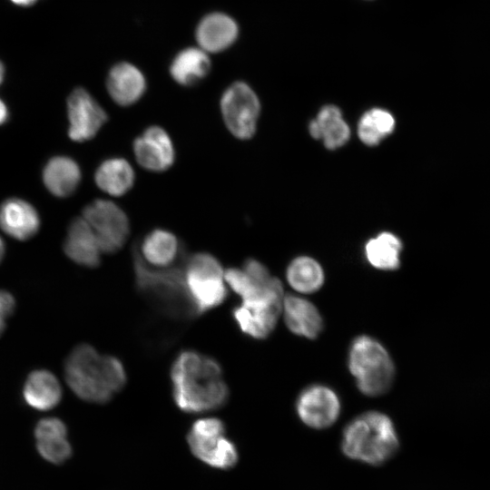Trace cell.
I'll list each match as a JSON object with an SVG mask.
<instances>
[{
  "label": "cell",
  "instance_id": "obj_5",
  "mask_svg": "<svg viewBox=\"0 0 490 490\" xmlns=\"http://www.w3.org/2000/svg\"><path fill=\"white\" fill-rule=\"evenodd\" d=\"M348 367L358 388L368 396L384 394L393 383V361L385 348L370 337L360 336L353 341Z\"/></svg>",
  "mask_w": 490,
  "mask_h": 490
},
{
  "label": "cell",
  "instance_id": "obj_29",
  "mask_svg": "<svg viewBox=\"0 0 490 490\" xmlns=\"http://www.w3.org/2000/svg\"><path fill=\"white\" fill-rule=\"evenodd\" d=\"M15 308L14 296L6 290L0 289V336L5 331L6 320L14 313Z\"/></svg>",
  "mask_w": 490,
  "mask_h": 490
},
{
  "label": "cell",
  "instance_id": "obj_8",
  "mask_svg": "<svg viewBox=\"0 0 490 490\" xmlns=\"http://www.w3.org/2000/svg\"><path fill=\"white\" fill-rule=\"evenodd\" d=\"M220 107L224 124L234 137L248 140L254 135L260 103L249 84L237 81L228 86L221 95Z\"/></svg>",
  "mask_w": 490,
  "mask_h": 490
},
{
  "label": "cell",
  "instance_id": "obj_11",
  "mask_svg": "<svg viewBox=\"0 0 490 490\" xmlns=\"http://www.w3.org/2000/svg\"><path fill=\"white\" fill-rule=\"evenodd\" d=\"M132 150L139 165L150 172H164L175 161V150L170 135L157 125L148 127L137 136L132 142Z\"/></svg>",
  "mask_w": 490,
  "mask_h": 490
},
{
  "label": "cell",
  "instance_id": "obj_24",
  "mask_svg": "<svg viewBox=\"0 0 490 490\" xmlns=\"http://www.w3.org/2000/svg\"><path fill=\"white\" fill-rule=\"evenodd\" d=\"M94 180L100 190L109 195L119 197L132 188L135 173L127 160L113 157L103 161L98 166Z\"/></svg>",
  "mask_w": 490,
  "mask_h": 490
},
{
  "label": "cell",
  "instance_id": "obj_10",
  "mask_svg": "<svg viewBox=\"0 0 490 490\" xmlns=\"http://www.w3.org/2000/svg\"><path fill=\"white\" fill-rule=\"evenodd\" d=\"M69 137L75 142L93 139L108 121V114L98 102L82 87L75 88L67 99Z\"/></svg>",
  "mask_w": 490,
  "mask_h": 490
},
{
  "label": "cell",
  "instance_id": "obj_33",
  "mask_svg": "<svg viewBox=\"0 0 490 490\" xmlns=\"http://www.w3.org/2000/svg\"><path fill=\"white\" fill-rule=\"evenodd\" d=\"M4 75H5V68L2 62L0 61V84L3 82Z\"/></svg>",
  "mask_w": 490,
  "mask_h": 490
},
{
  "label": "cell",
  "instance_id": "obj_7",
  "mask_svg": "<svg viewBox=\"0 0 490 490\" xmlns=\"http://www.w3.org/2000/svg\"><path fill=\"white\" fill-rule=\"evenodd\" d=\"M187 441L192 454L211 466L227 469L237 463V448L225 436L224 423L219 418L195 421L187 435Z\"/></svg>",
  "mask_w": 490,
  "mask_h": 490
},
{
  "label": "cell",
  "instance_id": "obj_2",
  "mask_svg": "<svg viewBox=\"0 0 490 490\" xmlns=\"http://www.w3.org/2000/svg\"><path fill=\"white\" fill-rule=\"evenodd\" d=\"M64 377L71 390L82 400L95 404L109 402L126 384L122 361L101 355L89 344L76 346L64 363Z\"/></svg>",
  "mask_w": 490,
  "mask_h": 490
},
{
  "label": "cell",
  "instance_id": "obj_23",
  "mask_svg": "<svg viewBox=\"0 0 490 490\" xmlns=\"http://www.w3.org/2000/svg\"><path fill=\"white\" fill-rule=\"evenodd\" d=\"M81 169L77 162L66 156L52 158L43 172L45 187L56 197L73 194L81 181Z\"/></svg>",
  "mask_w": 490,
  "mask_h": 490
},
{
  "label": "cell",
  "instance_id": "obj_22",
  "mask_svg": "<svg viewBox=\"0 0 490 490\" xmlns=\"http://www.w3.org/2000/svg\"><path fill=\"white\" fill-rule=\"evenodd\" d=\"M309 132L314 139L322 140L330 150L343 146L349 139V127L341 111L334 105L320 109L317 117L309 124Z\"/></svg>",
  "mask_w": 490,
  "mask_h": 490
},
{
  "label": "cell",
  "instance_id": "obj_12",
  "mask_svg": "<svg viewBox=\"0 0 490 490\" xmlns=\"http://www.w3.org/2000/svg\"><path fill=\"white\" fill-rule=\"evenodd\" d=\"M297 410L306 425L314 428H324L338 418L340 403L331 389L316 385L309 387L299 395Z\"/></svg>",
  "mask_w": 490,
  "mask_h": 490
},
{
  "label": "cell",
  "instance_id": "obj_31",
  "mask_svg": "<svg viewBox=\"0 0 490 490\" xmlns=\"http://www.w3.org/2000/svg\"><path fill=\"white\" fill-rule=\"evenodd\" d=\"M14 4L20 6H30L34 5L37 0H11Z\"/></svg>",
  "mask_w": 490,
  "mask_h": 490
},
{
  "label": "cell",
  "instance_id": "obj_21",
  "mask_svg": "<svg viewBox=\"0 0 490 490\" xmlns=\"http://www.w3.org/2000/svg\"><path fill=\"white\" fill-rule=\"evenodd\" d=\"M282 309L286 325L293 333L315 338L321 331L323 323L320 314L309 300L288 295L283 299Z\"/></svg>",
  "mask_w": 490,
  "mask_h": 490
},
{
  "label": "cell",
  "instance_id": "obj_32",
  "mask_svg": "<svg viewBox=\"0 0 490 490\" xmlns=\"http://www.w3.org/2000/svg\"><path fill=\"white\" fill-rule=\"evenodd\" d=\"M5 255V243L3 240L0 238V262Z\"/></svg>",
  "mask_w": 490,
  "mask_h": 490
},
{
  "label": "cell",
  "instance_id": "obj_3",
  "mask_svg": "<svg viewBox=\"0 0 490 490\" xmlns=\"http://www.w3.org/2000/svg\"><path fill=\"white\" fill-rule=\"evenodd\" d=\"M186 249L180 260L171 267L152 268L132 246L135 287L156 309L173 318L190 319L197 315L185 284Z\"/></svg>",
  "mask_w": 490,
  "mask_h": 490
},
{
  "label": "cell",
  "instance_id": "obj_30",
  "mask_svg": "<svg viewBox=\"0 0 490 490\" xmlns=\"http://www.w3.org/2000/svg\"><path fill=\"white\" fill-rule=\"evenodd\" d=\"M8 116V109L5 103L0 99V125L7 121Z\"/></svg>",
  "mask_w": 490,
  "mask_h": 490
},
{
  "label": "cell",
  "instance_id": "obj_28",
  "mask_svg": "<svg viewBox=\"0 0 490 490\" xmlns=\"http://www.w3.org/2000/svg\"><path fill=\"white\" fill-rule=\"evenodd\" d=\"M395 128L393 115L380 108H373L366 112L358 126L359 139L367 145L378 144L389 135Z\"/></svg>",
  "mask_w": 490,
  "mask_h": 490
},
{
  "label": "cell",
  "instance_id": "obj_26",
  "mask_svg": "<svg viewBox=\"0 0 490 490\" xmlns=\"http://www.w3.org/2000/svg\"><path fill=\"white\" fill-rule=\"evenodd\" d=\"M402 244L392 233L382 232L370 239L366 244V257L368 262L380 270H396L400 264Z\"/></svg>",
  "mask_w": 490,
  "mask_h": 490
},
{
  "label": "cell",
  "instance_id": "obj_17",
  "mask_svg": "<svg viewBox=\"0 0 490 490\" xmlns=\"http://www.w3.org/2000/svg\"><path fill=\"white\" fill-rule=\"evenodd\" d=\"M136 244L143 260L154 268L172 266L186 249L172 232L162 229L152 230Z\"/></svg>",
  "mask_w": 490,
  "mask_h": 490
},
{
  "label": "cell",
  "instance_id": "obj_1",
  "mask_svg": "<svg viewBox=\"0 0 490 490\" xmlns=\"http://www.w3.org/2000/svg\"><path fill=\"white\" fill-rule=\"evenodd\" d=\"M172 397L185 413H202L225 406L230 389L223 379L221 365L198 351H181L170 371Z\"/></svg>",
  "mask_w": 490,
  "mask_h": 490
},
{
  "label": "cell",
  "instance_id": "obj_27",
  "mask_svg": "<svg viewBox=\"0 0 490 490\" xmlns=\"http://www.w3.org/2000/svg\"><path fill=\"white\" fill-rule=\"evenodd\" d=\"M287 279L294 289L302 293H311L323 284L324 273L315 260L299 257L288 267Z\"/></svg>",
  "mask_w": 490,
  "mask_h": 490
},
{
  "label": "cell",
  "instance_id": "obj_4",
  "mask_svg": "<svg viewBox=\"0 0 490 490\" xmlns=\"http://www.w3.org/2000/svg\"><path fill=\"white\" fill-rule=\"evenodd\" d=\"M397 447L398 440L391 420L379 412L358 416L343 433L342 449L346 456L368 464L386 462Z\"/></svg>",
  "mask_w": 490,
  "mask_h": 490
},
{
  "label": "cell",
  "instance_id": "obj_14",
  "mask_svg": "<svg viewBox=\"0 0 490 490\" xmlns=\"http://www.w3.org/2000/svg\"><path fill=\"white\" fill-rule=\"evenodd\" d=\"M106 88L113 101L120 106L137 103L146 90L143 74L133 64L121 62L109 71Z\"/></svg>",
  "mask_w": 490,
  "mask_h": 490
},
{
  "label": "cell",
  "instance_id": "obj_16",
  "mask_svg": "<svg viewBox=\"0 0 490 490\" xmlns=\"http://www.w3.org/2000/svg\"><path fill=\"white\" fill-rule=\"evenodd\" d=\"M239 27L235 20L224 13L205 15L196 28V40L206 53H218L230 47L237 39Z\"/></svg>",
  "mask_w": 490,
  "mask_h": 490
},
{
  "label": "cell",
  "instance_id": "obj_9",
  "mask_svg": "<svg viewBox=\"0 0 490 490\" xmlns=\"http://www.w3.org/2000/svg\"><path fill=\"white\" fill-rule=\"evenodd\" d=\"M83 218L93 230L100 250L106 254L119 251L130 235V221L125 211L113 201L98 199L83 211Z\"/></svg>",
  "mask_w": 490,
  "mask_h": 490
},
{
  "label": "cell",
  "instance_id": "obj_20",
  "mask_svg": "<svg viewBox=\"0 0 490 490\" xmlns=\"http://www.w3.org/2000/svg\"><path fill=\"white\" fill-rule=\"evenodd\" d=\"M23 397L29 407L36 410H50L61 401L62 387L52 372L36 369L28 375L24 382Z\"/></svg>",
  "mask_w": 490,
  "mask_h": 490
},
{
  "label": "cell",
  "instance_id": "obj_6",
  "mask_svg": "<svg viewBox=\"0 0 490 490\" xmlns=\"http://www.w3.org/2000/svg\"><path fill=\"white\" fill-rule=\"evenodd\" d=\"M224 270L216 257L207 252L188 254L185 260V284L197 316L221 305L228 291Z\"/></svg>",
  "mask_w": 490,
  "mask_h": 490
},
{
  "label": "cell",
  "instance_id": "obj_15",
  "mask_svg": "<svg viewBox=\"0 0 490 490\" xmlns=\"http://www.w3.org/2000/svg\"><path fill=\"white\" fill-rule=\"evenodd\" d=\"M66 256L75 263L96 268L101 262V250L96 236L83 217L74 219L64 243Z\"/></svg>",
  "mask_w": 490,
  "mask_h": 490
},
{
  "label": "cell",
  "instance_id": "obj_19",
  "mask_svg": "<svg viewBox=\"0 0 490 490\" xmlns=\"http://www.w3.org/2000/svg\"><path fill=\"white\" fill-rule=\"evenodd\" d=\"M34 436L39 454L47 461L60 464L71 456L72 447L66 438L67 428L61 419H41L34 428Z\"/></svg>",
  "mask_w": 490,
  "mask_h": 490
},
{
  "label": "cell",
  "instance_id": "obj_25",
  "mask_svg": "<svg viewBox=\"0 0 490 490\" xmlns=\"http://www.w3.org/2000/svg\"><path fill=\"white\" fill-rule=\"evenodd\" d=\"M211 70V61L201 48L189 47L173 58L170 74L173 80L183 86H192L203 80Z\"/></svg>",
  "mask_w": 490,
  "mask_h": 490
},
{
  "label": "cell",
  "instance_id": "obj_13",
  "mask_svg": "<svg viewBox=\"0 0 490 490\" xmlns=\"http://www.w3.org/2000/svg\"><path fill=\"white\" fill-rule=\"evenodd\" d=\"M281 309L282 303L242 301L231 314L242 333L262 339L274 329Z\"/></svg>",
  "mask_w": 490,
  "mask_h": 490
},
{
  "label": "cell",
  "instance_id": "obj_18",
  "mask_svg": "<svg viewBox=\"0 0 490 490\" xmlns=\"http://www.w3.org/2000/svg\"><path fill=\"white\" fill-rule=\"evenodd\" d=\"M39 227V215L27 201L11 198L0 205V228L12 238L28 240L36 234Z\"/></svg>",
  "mask_w": 490,
  "mask_h": 490
}]
</instances>
